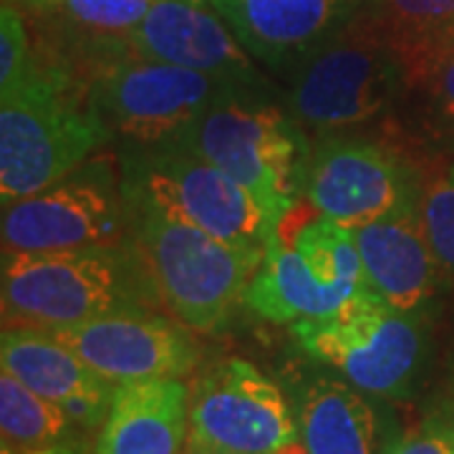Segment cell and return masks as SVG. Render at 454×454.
Here are the masks:
<instances>
[{"instance_id": "obj_20", "label": "cell", "mask_w": 454, "mask_h": 454, "mask_svg": "<svg viewBox=\"0 0 454 454\" xmlns=\"http://www.w3.org/2000/svg\"><path fill=\"white\" fill-rule=\"evenodd\" d=\"M361 11L389 35L404 71L454 41V0H361Z\"/></svg>"}, {"instance_id": "obj_26", "label": "cell", "mask_w": 454, "mask_h": 454, "mask_svg": "<svg viewBox=\"0 0 454 454\" xmlns=\"http://www.w3.org/2000/svg\"><path fill=\"white\" fill-rule=\"evenodd\" d=\"M389 454H454V447L434 424L427 422L414 434L399 439L389 450Z\"/></svg>"}, {"instance_id": "obj_9", "label": "cell", "mask_w": 454, "mask_h": 454, "mask_svg": "<svg viewBox=\"0 0 454 454\" xmlns=\"http://www.w3.org/2000/svg\"><path fill=\"white\" fill-rule=\"evenodd\" d=\"M298 439V417L280 387L243 358L217 364L190 394L187 444L232 454H278Z\"/></svg>"}, {"instance_id": "obj_7", "label": "cell", "mask_w": 454, "mask_h": 454, "mask_svg": "<svg viewBox=\"0 0 454 454\" xmlns=\"http://www.w3.org/2000/svg\"><path fill=\"white\" fill-rule=\"evenodd\" d=\"M369 293L354 230L318 215L291 243L278 232L245 291V306L265 321L298 324L325 318Z\"/></svg>"}, {"instance_id": "obj_24", "label": "cell", "mask_w": 454, "mask_h": 454, "mask_svg": "<svg viewBox=\"0 0 454 454\" xmlns=\"http://www.w3.org/2000/svg\"><path fill=\"white\" fill-rule=\"evenodd\" d=\"M404 82L406 86L422 89L439 112L454 121V41L409 66Z\"/></svg>"}, {"instance_id": "obj_8", "label": "cell", "mask_w": 454, "mask_h": 454, "mask_svg": "<svg viewBox=\"0 0 454 454\" xmlns=\"http://www.w3.org/2000/svg\"><path fill=\"white\" fill-rule=\"evenodd\" d=\"M293 333L310 358L376 396H404L424 356L414 313L394 309L372 291L333 316L293 324Z\"/></svg>"}, {"instance_id": "obj_1", "label": "cell", "mask_w": 454, "mask_h": 454, "mask_svg": "<svg viewBox=\"0 0 454 454\" xmlns=\"http://www.w3.org/2000/svg\"><path fill=\"white\" fill-rule=\"evenodd\" d=\"M172 142L238 179L276 227L306 190L310 146L301 124L247 86L225 89Z\"/></svg>"}, {"instance_id": "obj_29", "label": "cell", "mask_w": 454, "mask_h": 454, "mask_svg": "<svg viewBox=\"0 0 454 454\" xmlns=\"http://www.w3.org/2000/svg\"><path fill=\"white\" fill-rule=\"evenodd\" d=\"M278 454H306V447H303V442L298 439V442H293L291 447H286V450H280Z\"/></svg>"}, {"instance_id": "obj_18", "label": "cell", "mask_w": 454, "mask_h": 454, "mask_svg": "<svg viewBox=\"0 0 454 454\" xmlns=\"http://www.w3.org/2000/svg\"><path fill=\"white\" fill-rule=\"evenodd\" d=\"M190 439V389L179 379L116 384L97 454H182Z\"/></svg>"}, {"instance_id": "obj_4", "label": "cell", "mask_w": 454, "mask_h": 454, "mask_svg": "<svg viewBox=\"0 0 454 454\" xmlns=\"http://www.w3.org/2000/svg\"><path fill=\"white\" fill-rule=\"evenodd\" d=\"M137 243L164 303L205 333L230 324L265 255V247L227 243L160 212H139Z\"/></svg>"}, {"instance_id": "obj_27", "label": "cell", "mask_w": 454, "mask_h": 454, "mask_svg": "<svg viewBox=\"0 0 454 454\" xmlns=\"http://www.w3.org/2000/svg\"><path fill=\"white\" fill-rule=\"evenodd\" d=\"M429 422L434 424L439 432L452 442V447H454V394L450 396V402L439 409L437 417H434V419H429Z\"/></svg>"}, {"instance_id": "obj_28", "label": "cell", "mask_w": 454, "mask_h": 454, "mask_svg": "<svg viewBox=\"0 0 454 454\" xmlns=\"http://www.w3.org/2000/svg\"><path fill=\"white\" fill-rule=\"evenodd\" d=\"M182 454H232V452H223V450H207V447H195V444H187V450Z\"/></svg>"}, {"instance_id": "obj_23", "label": "cell", "mask_w": 454, "mask_h": 454, "mask_svg": "<svg viewBox=\"0 0 454 454\" xmlns=\"http://www.w3.org/2000/svg\"><path fill=\"white\" fill-rule=\"evenodd\" d=\"M68 18L91 33L127 38L149 13L154 0H61Z\"/></svg>"}, {"instance_id": "obj_10", "label": "cell", "mask_w": 454, "mask_h": 454, "mask_svg": "<svg viewBox=\"0 0 454 454\" xmlns=\"http://www.w3.org/2000/svg\"><path fill=\"white\" fill-rule=\"evenodd\" d=\"M225 89L205 74L137 56L98 79L91 104L109 129L154 146L177 139Z\"/></svg>"}, {"instance_id": "obj_25", "label": "cell", "mask_w": 454, "mask_h": 454, "mask_svg": "<svg viewBox=\"0 0 454 454\" xmlns=\"http://www.w3.org/2000/svg\"><path fill=\"white\" fill-rule=\"evenodd\" d=\"M33 71L28 33L16 8L8 3L0 11V97L13 91Z\"/></svg>"}, {"instance_id": "obj_6", "label": "cell", "mask_w": 454, "mask_h": 454, "mask_svg": "<svg viewBox=\"0 0 454 454\" xmlns=\"http://www.w3.org/2000/svg\"><path fill=\"white\" fill-rule=\"evenodd\" d=\"M124 197L137 212H160L220 240L265 247L278 232L255 197L184 146H146L127 162Z\"/></svg>"}, {"instance_id": "obj_22", "label": "cell", "mask_w": 454, "mask_h": 454, "mask_svg": "<svg viewBox=\"0 0 454 454\" xmlns=\"http://www.w3.org/2000/svg\"><path fill=\"white\" fill-rule=\"evenodd\" d=\"M419 217L427 240L447 273H454V164L422 187Z\"/></svg>"}, {"instance_id": "obj_2", "label": "cell", "mask_w": 454, "mask_h": 454, "mask_svg": "<svg viewBox=\"0 0 454 454\" xmlns=\"http://www.w3.org/2000/svg\"><path fill=\"white\" fill-rule=\"evenodd\" d=\"M5 328L61 331L142 309V283L116 247L5 253L0 270Z\"/></svg>"}, {"instance_id": "obj_19", "label": "cell", "mask_w": 454, "mask_h": 454, "mask_svg": "<svg viewBox=\"0 0 454 454\" xmlns=\"http://www.w3.org/2000/svg\"><path fill=\"white\" fill-rule=\"evenodd\" d=\"M306 454H389L387 429L373 404L339 379L313 381L298 409Z\"/></svg>"}, {"instance_id": "obj_5", "label": "cell", "mask_w": 454, "mask_h": 454, "mask_svg": "<svg viewBox=\"0 0 454 454\" xmlns=\"http://www.w3.org/2000/svg\"><path fill=\"white\" fill-rule=\"evenodd\" d=\"M291 116L316 131L364 124L384 112L406 86L404 66L389 41L361 8L340 31L293 66Z\"/></svg>"}, {"instance_id": "obj_17", "label": "cell", "mask_w": 454, "mask_h": 454, "mask_svg": "<svg viewBox=\"0 0 454 454\" xmlns=\"http://www.w3.org/2000/svg\"><path fill=\"white\" fill-rule=\"evenodd\" d=\"M369 291L394 309L417 313L442 286V262L427 240L419 205L354 230Z\"/></svg>"}, {"instance_id": "obj_12", "label": "cell", "mask_w": 454, "mask_h": 454, "mask_svg": "<svg viewBox=\"0 0 454 454\" xmlns=\"http://www.w3.org/2000/svg\"><path fill=\"white\" fill-rule=\"evenodd\" d=\"M124 227L121 200L106 172H79L3 207L5 253L114 247Z\"/></svg>"}, {"instance_id": "obj_13", "label": "cell", "mask_w": 454, "mask_h": 454, "mask_svg": "<svg viewBox=\"0 0 454 454\" xmlns=\"http://www.w3.org/2000/svg\"><path fill=\"white\" fill-rule=\"evenodd\" d=\"M51 336L112 384L182 379L200 364V346L184 328L145 310L109 313Z\"/></svg>"}, {"instance_id": "obj_21", "label": "cell", "mask_w": 454, "mask_h": 454, "mask_svg": "<svg viewBox=\"0 0 454 454\" xmlns=\"http://www.w3.org/2000/svg\"><path fill=\"white\" fill-rule=\"evenodd\" d=\"M68 414L46 396L20 384L13 373H0V429L3 447L13 452H49L68 429Z\"/></svg>"}, {"instance_id": "obj_15", "label": "cell", "mask_w": 454, "mask_h": 454, "mask_svg": "<svg viewBox=\"0 0 454 454\" xmlns=\"http://www.w3.org/2000/svg\"><path fill=\"white\" fill-rule=\"evenodd\" d=\"M253 59L286 68L340 31L361 0H210Z\"/></svg>"}, {"instance_id": "obj_14", "label": "cell", "mask_w": 454, "mask_h": 454, "mask_svg": "<svg viewBox=\"0 0 454 454\" xmlns=\"http://www.w3.org/2000/svg\"><path fill=\"white\" fill-rule=\"evenodd\" d=\"M124 41L139 59L182 66L227 86L253 89L260 82L255 59L210 0H154Z\"/></svg>"}, {"instance_id": "obj_3", "label": "cell", "mask_w": 454, "mask_h": 454, "mask_svg": "<svg viewBox=\"0 0 454 454\" xmlns=\"http://www.w3.org/2000/svg\"><path fill=\"white\" fill-rule=\"evenodd\" d=\"M98 109L71 97L61 74H41L0 97V200L3 207L68 177L106 142Z\"/></svg>"}, {"instance_id": "obj_16", "label": "cell", "mask_w": 454, "mask_h": 454, "mask_svg": "<svg viewBox=\"0 0 454 454\" xmlns=\"http://www.w3.org/2000/svg\"><path fill=\"white\" fill-rule=\"evenodd\" d=\"M0 366L20 384L46 396L82 427L104 424L116 384L97 373L66 343L38 328H5Z\"/></svg>"}, {"instance_id": "obj_11", "label": "cell", "mask_w": 454, "mask_h": 454, "mask_svg": "<svg viewBox=\"0 0 454 454\" xmlns=\"http://www.w3.org/2000/svg\"><path fill=\"white\" fill-rule=\"evenodd\" d=\"M306 195L318 215L356 230L419 205L422 184L391 149L364 139H325L310 152Z\"/></svg>"}]
</instances>
